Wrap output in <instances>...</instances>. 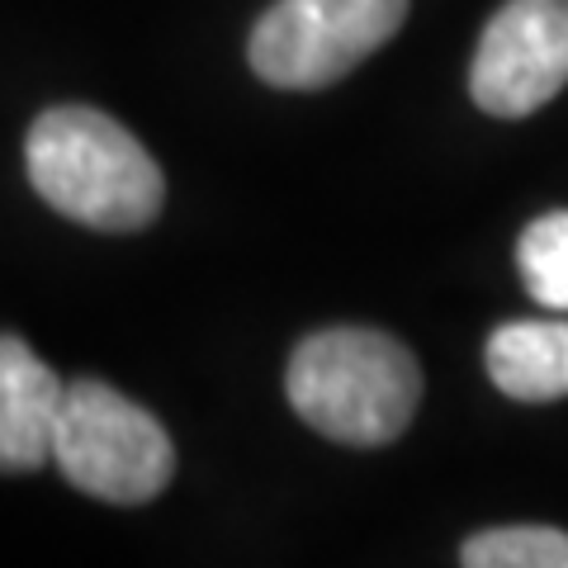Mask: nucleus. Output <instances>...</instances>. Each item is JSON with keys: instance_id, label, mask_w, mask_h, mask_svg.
Masks as SVG:
<instances>
[{"instance_id": "nucleus-3", "label": "nucleus", "mask_w": 568, "mask_h": 568, "mask_svg": "<svg viewBox=\"0 0 568 568\" xmlns=\"http://www.w3.org/2000/svg\"><path fill=\"white\" fill-rule=\"evenodd\" d=\"M52 459L71 488L119 507L152 503L175 474V446L166 426L100 379L62 388Z\"/></svg>"}, {"instance_id": "nucleus-6", "label": "nucleus", "mask_w": 568, "mask_h": 568, "mask_svg": "<svg viewBox=\"0 0 568 568\" xmlns=\"http://www.w3.org/2000/svg\"><path fill=\"white\" fill-rule=\"evenodd\" d=\"M62 388L20 336H0V474H29L52 459Z\"/></svg>"}, {"instance_id": "nucleus-9", "label": "nucleus", "mask_w": 568, "mask_h": 568, "mask_svg": "<svg viewBox=\"0 0 568 568\" xmlns=\"http://www.w3.org/2000/svg\"><path fill=\"white\" fill-rule=\"evenodd\" d=\"M469 568H568V536L555 526H503L465 540Z\"/></svg>"}, {"instance_id": "nucleus-7", "label": "nucleus", "mask_w": 568, "mask_h": 568, "mask_svg": "<svg viewBox=\"0 0 568 568\" xmlns=\"http://www.w3.org/2000/svg\"><path fill=\"white\" fill-rule=\"evenodd\" d=\"M488 379L517 403L568 398V323H503L488 336Z\"/></svg>"}, {"instance_id": "nucleus-5", "label": "nucleus", "mask_w": 568, "mask_h": 568, "mask_svg": "<svg viewBox=\"0 0 568 568\" xmlns=\"http://www.w3.org/2000/svg\"><path fill=\"white\" fill-rule=\"evenodd\" d=\"M568 85V0H507L469 67V95L493 119H526Z\"/></svg>"}, {"instance_id": "nucleus-4", "label": "nucleus", "mask_w": 568, "mask_h": 568, "mask_svg": "<svg viewBox=\"0 0 568 568\" xmlns=\"http://www.w3.org/2000/svg\"><path fill=\"white\" fill-rule=\"evenodd\" d=\"M407 0H275L252 29V71L275 91H323L384 48Z\"/></svg>"}, {"instance_id": "nucleus-2", "label": "nucleus", "mask_w": 568, "mask_h": 568, "mask_svg": "<svg viewBox=\"0 0 568 568\" xmlns=\"http://www.w3.org/2000/svg\"><path fill=\"white\" fill-rule=\"evenodd\" d=\"M290 407L313 432L342 446H388L407 432L422 403V369L403 342L369 327H327L298 342Z\"/></svg>"}, {"instance_id": "nucleus-1", "label": "nucleus", "mask_w": 568, "mask_h": 568, "mask_svg": "<svg viewBox=\"0 0 568 568\" xmlns=\"http://www.w3.org/2000/svg\"><path fill=\"white\" fill-rule=\"evenodd\" d=\"M29 181L43 200L100 233H138L162 213L166 185L148 148L110 114L62 104L29 129Z\"/></svg>"}, {"instance_id": "nucleus-8", "label": "nucleus", "mask_w": 568, "mask_h": 568, "mask_svg": "<svg viewBox=\"0 0 568 568\" xmlns=\"http://www.w3.org/2000/svg\"><path fill=\"white\" fill-rule=\"evenodd\" d=\"M517 265L536 304L568 313V209L545 213L521 233Z\"/></svg>"}]
</instances>
